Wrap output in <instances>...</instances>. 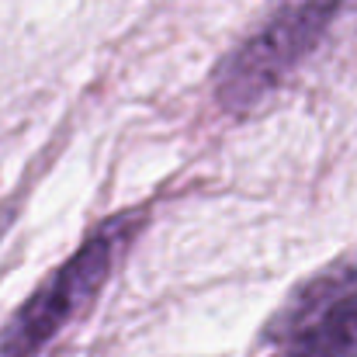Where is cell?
I'll use <instances>...</instances> for the list:
<instances>
[{
	"mask_svg": "<svg viewBox=\"0 0 357 357\" xmlns=\"http://www.w3.org/2000/svg\"><path fill=\"white\" fill-rule=\"evenodd\" d=\"M142 208L119 212L98 222L87 239L17 305L0 333V357H38L63 326H70L105 291L119 253L142 226Z\"/></svg>",
	"mask_w": 357,
	"mask_h": 357,
	"instance_id": "6da1fadb",
	"label": "cell"
},
{
	"mask_svg": "<svg viewBox=\"0 0 357 357\" xmlns=\"http://www.w3.org/2000/svg\"><path fill=\"white\" fill-rule=\"evenodd\" d=\"M351 0H278L215 70V101L243 115L271 98L326 38Z\"/></svg>",
	"mask_w": 357,
	"mask_h": 357,
	"instance_id": "7a4b0ae2",
	"label": "cell"
},
{
	"mask_svg": "<svg viewBox=\"0 0 357 357\" xmlns=\"http://www.w3.org/2000/svg\"><path fill=\"white\" fill-rule=\"evenodd\" d=\"M264 357H357V253L305 278L267 319Z\"/></svg>",
	"mask_w": 357,
	"mask_h": 357,
	"instance_id": "3957f363",
	"label": "cell"
}]
</instances>
